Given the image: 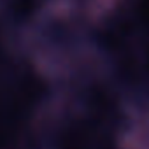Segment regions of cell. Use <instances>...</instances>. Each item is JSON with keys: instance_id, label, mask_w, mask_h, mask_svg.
Here are the masks:
<instances>
[{"instance_id": "1", "label": "cell", "mask_w": 149, "mask_h": 149, "mask_svg": "<svg viewBox=\"0 0 149 149\" xmlns=\"http://www.w3.org/2000/svg\"><path fill=\"white\" fill-rule=\"evenodd\" d=\"M40 95L42 84L32 70H0V147L19 140Z\"/></svg>"}]
</instances>
